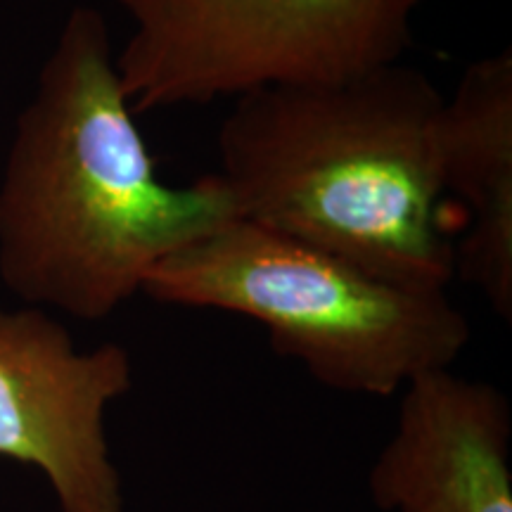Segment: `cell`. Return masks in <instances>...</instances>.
Here are the masks:
<instances>
[{"label": "cell", "instance_id": "obj_1", "mask_svg": "<svg viewBox=\"0 0 512 512\" xmlns=\"http://www.w3.org/2000/svg\"><path fill=\"white\" fill-rule=\"evenodd\" d=\"M238 219L216 174H157L100 10L64 19L0 176V280L36 309L110 318L152 268Z\"/></svg>", "mask_w": 512, "mask_h": 512}, {"label": "cell", "instance_id": "obj_2", "mask_svg": "<svg viewBox=\"0 0 512 512\" xmlns=\"http://www.w3.org/2000/svg\"><path fill=\"white\" fill-rule=\"evenodd\" d=\"M441 110L430 76L401 62L328 86L264 88L233 100L214 174L238 221L392 283L448 290Z\"/></svg>", "mask_w": 512, "mask_h": 512}, {"label": "cell", "instance_id": "obj_3", "mask_svg": "<svg viewBox=\"0 0 512 512\" xmlns=\"http://www.w3.org/2000/svg\"><path fill=\"white\" fill-rule=\"evenodd\" d=\"M159 304L226 311L268 330L273 351L342 394L387 399L451 368L472 325L448 290L399 285L247 221H230L147 275Z\"/></svg>", "mask_w": 512, "mask_h": 512}, {"label": "cell", "instance_id": "obj_4", "mask_svg": "<svg viewBox=\"0 0 512 512\" xmlns=\"http://www.w3.org/2000/svg\"><path fill=\"white\" fill-rule=\"evenodd\" d=\"M425 0H117L133 114L207 107L264 88L342 83L401 62Z\"/></svg>", "mask_w": 512, "mask_h": 512}, {"label": "cell", "instance_id": "obj_5", "mask_svg": "<svg viewBox=\"0 0 512 512\" xmlns=\"http://www.w3.org/2000/svg\"><path fill=\"white\" fill-rule=\"evenodd\" d=\"M133 387L121 344L79 351L43 309H0V458L48 479L60 512H124L107 408Z\"/></svg>", "mask_w": 512, "mask_h": 512}, {"label": "cell", "instance_id": "obj_6", "mask_svg": "<svg viewBox=\"0 0 512 512\" xmlns=\"http://www.w3.org/2000/svg\"><path fill=\"white\" fill-rule=\"evenodd\" d=\"M512 408L491 382L451 368L401 392L368 494L382 512H512Z\"/></svg>", "mask_w": 512, "mask_h": 512}, {"label": "cell", "instance_id": "obj_7", "mask_svg": "<svg viewBox=\"0 0 512 512\" xmlns=\"http://www.w3.org/2000/svg\"><path fill=\"white\" fill-rule=\"evenodd\" d=\"M439 174L444 195L467 207L456 273L484 294L505 323L512 320V53L472 62L439 121Z\"/></svg>", "mask_w": 512, "mask_h": 512}]
</instances>
